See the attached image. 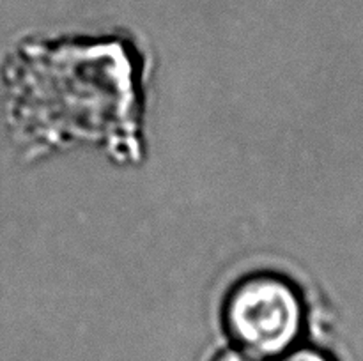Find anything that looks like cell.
I'll return each instance as SVG.
<instances>
[{"label": "cell", "instance_id": "2", "mask_svg": "<svg viewBox=\"0 0 363 361\" xmlns=\"http://www.w3.org/2000/svg\"><path fill=\"white\" fill-rule=\"evenodd\" d=\"M282 361H330L323 353L314 349H298L286 353Z\"/></svg>", "mask_w": 363, "mask_h": 361}, {"label": "cell", "instance_id": "1", "mask_svg": "<svg viewBox=\"0 0 363 361\" xmlns=\"http://www.w3.org/2000/svg\"><path fill=\"white\" fill-rule=\"evenodd\" d=\"M225 328L240 349L255 357L289 353L303 328L300 294L277 275L241 280L227 296Z\"/></svg>", "mask_w": 363, "mask_h": 361}, {"label": "cell", "instance_id": "3", "mask_svg": "<svg viewBox=\"0 0 363 361\" xmlns=\"http://www.w3.org/2000/svg\"><path fill=\"white\" fill-rule=\"evenodd\" d=\"M215 361H262L261 357H255L252 354L245 353L241 349H229V350H223L222 354L216 356Z\"/></svg>", "mask_w": 363, "mask_h": 361}]
</instances>
